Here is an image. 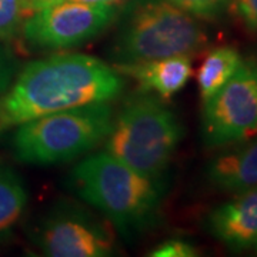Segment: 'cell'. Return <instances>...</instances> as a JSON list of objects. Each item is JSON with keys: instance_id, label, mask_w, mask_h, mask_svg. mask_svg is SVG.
<instances>
[{"instance_id": "10", "label": "cell", "mask_w": 257, "mask_h": 257, "mask_svg": "<svg viewBox=\"0 0 257 257\" xmlns=\"http://www.w3.org/2000/svg\"><path fill=\"white\" fill-rule=\"evenodd\" d=\"M121 76H127L139 84L142 93L153 92L162 100L173 97L192 77V62L189 56H176L143 63L114 64Z\"/></svg>"}, {"instance_id": "3", "label": "cell", "mask_w": 257, "mask_h": 257, "mask_svg": "<svg viewBox=\"0 0 257 257\" xmlns=\"http://www.w3.org/2000/svg\"><path fill=\"white\" fill-rule=\"evenodd\" d=\"M113 119V109L104 101L29 120L13 133V156L25 165L69 163L103 143L110 133Z\"/></svg>"}, {"instance_id": "21", "label": "cell", "mask_w": 257, "mask_h": 257, "mask_svg": "<svg viewBox=\"0 0 257 257\" xmlns=\"http://www.w3.org/2000/svg\"><path fill=\"white\" fill-rule=\"evenodd\" d=\"M254 136H257V128H256V132H254ZM254 136H253V138H254Z\"/></svg>"}, {"instance_id": "8", "label": "cell", "mask_w": 257, "mask_h": 257, "mask_svg": "<svg viewBox=\"0 0 257 257\" xmlns=\"http://www.w3.org/2000/svg\"><path fill=\"white\" fill-rule=\"evenodd\" d=\"M257 128V66L241 62L236 73L203 103V142L223 147L253 138Z\"/></svg>"}, {"instance_id": "17", "label": "cell", "mask_w": 257, "mask_h": 257, "mask_svg": "<svg viewBox=\"0 0 257 257\" xmlns=\"http://www.w3.org/2000/svg\"><path fill=\"white\" fill-rule=\"evenodd\" d=\"M230 8L248 30L257 32V0H231Z\"/></svg>"}, {"instance_id": "5", "label": "cell", "mask_w": 257, "mask_h": 257, "mask_svg": "<svg viewBox=\"0 0 257 257\" xmlns=\"http://www.w3.org/2000/svg\"><path fill=\"white\" fill-rule=\"evenodd\" d=\"M183 136L173 111L160 97L142 94L123 106L113 119L106 152L138 173L159 179L167 170Z\"/></svg>"}, {"instance_id": "2", "label": "cell", "mask_w": 257, "mask_h": 257, "mask_svg": "<svg viewBox=\"0 0 257 257\" xmlns=\"http://www.w3.org/2000/svg\"><path fill=\"white\" fill-rule=\"evenodd\" d=\"M67 184L126 239L155 223L163 197L159 179L140 175L106 150L74 166Z\"/></svg>"}, {"instance_id": "14", "label": "cell", "mask_w": 257, "mask_h": 257, "mask_svg": "<svg viewBox=\"0 0 257 257\" xmlns=\"http://www.w3.org/2000/svg\"><path fill=\"white\" fill-rule=\"evenodd\" d=\"M32 13L29 0H0V40H12L20 35Z\"/></svg>"}, {"instance_id": "15", "label": "cell", "mask_w": 257, "mask_h": 257, "mask_svg": "<svg viewBox=\"0 0 257 257\" xmlns=\"http://www.w3.org/2000/svg\"><path fill=\"white\" fill-rule=\"evenodd\" d=\"M166 2L192 15L193 18L204 19V20L219 18L231 3V0H166Z\"/></svg>"}, {"instance_id": "6", "label": "cell", "mask_w": 257, "mask_h": 257, "mask_svg": "<svg viewBox=\"0 0 257 257\" xmlns=\"http://www.w3.org/2000/svg\"><path fill=\"white\" fill-rule=\"evenodd\" d=\"M114 3L63 0L35 10L20 35L36 50H66L79 47L101 35L117 16Z\"/></svg>"}, {"instance_id": "20", "label": "cell", "mask_w": 257, "mask_h": 257, "mask_svg": "<svg viewBox=\"0 0 257 257\" xmlns=\"http://www.w3.org/2000/svg\"><path fill=\"white\" fill-rule=\"evenodd\" d=\"M79 2H87V3H114L119 0H79Z\"/></svg>"}, {"instance_id": "19", "label": "cell", "mask_w": 257, "mask_h": 257, "mask_svg": "<svg viewBox=\"0 0 257 257\" xmlns=\"http://www.w3.org/2000/svg\"><path fill=\"white\" fill-rule=\"evenodd\" d=\"M59 2H63V0H29L30 8H32L33 12L37 9H42V8H46V6H50V5L59 3Z\"/></svg>"}, {"instance_id": "11", "label": "cell", "mask_w": 257, "mask_h": 257, "mask_svg": "<svg viewBox=\"0 0 257 257\" xmlns=\"http://www.w3.org/2000/svg\"><path fill=\"white\" fill-rule=\"evenodd\" d=\"M209 183L224 192L240 193L257 186V139L241 149L226 152L206 170Z\"/></svg>"}, {"instance_id": "9", "label": "cell", "mask_w": 257, "mask_h": 257, "mask_svg": "<svg viewBox=\"0 0 257 257\" xmlns=\"http://www.w3.org/2000/svg\"><path fill=\"white\" fill-rule=\"evenodd\" d=\"M207 229L231 250H243L257 243V186L237 193L229 202L210 211Z\"/></svg>"}, {"instance_id": "1", "label": "cell", "mask_w": 257, "mask_h": 257, "mask_svg": "<svg viewBox=\"0 0 257 257\" xmlns=\"http://www.w3.org/2000/svg\"><path fill=\"white\" fill-rule=\"evenodd\" d=\"M123 76L103 60L59 53L28 63L0 97V132L55 111L114 100Z\"/></svg>"}, {"instance_id": "7", "label": "cell", "mask_w": 257, "mask_h": 257, "mask_svg": "<svg viewBox=\"0 0 257 257\" xmlns=\"http://www.w3.org/2000/svg\"><path fill=\"white\" fill-rule=\"evenodd\" d=\"M35 241L50 257H107L116 250L110 223L70 202H59L47 211Z\"/></svg>"}, {"instance_id": "13", "label": "cell", "mask_w": 257, "mask_h": 257, "mask_svg": "<svg viewBox=\"0 0 257 257\" xmlns=\"http://www.w3.org/2000/svg\"><path fill=\"white\" fill-rule=\"evenodd\" d=\"M23 180L12 169L0 165V234L12 229L28 204Z\"/></svg>"}, {"instance_id": "12", "label": "cell", "mask_w": 257, "mask_h": 257, "mask_svg": "<svg viewBox=\"0 0 257 257\" xmlns=\"http://www.w3.org/2000/svg\"><path fill=\"white\" fill-rule=\"evenodd\" d=\"M241 62L243 59L240 53L231 46L217 47L207 53L197 72V83L203 103L229 82Z\"/></svg>"}, {"instance_id": "18", "label": "cell", "mask_w": 257, "mask_h": 257, "mask_svg": "<svg viewBox=\"0 0 257 257\" xmlns=\"http://www.w3.org/2000/svg\"><path fill=\"white\" fill-rule=\"evenodd\" d=\"M15 74V60L10 52L0 45V97L9 89Z\"/></svg>"}, {"instance_id": "4", "label": "cell", "mask_w": 257, "mask_h": 257, "mask_svg": "<svg viewBox=\"0 0 257 257\" xmlns=\"http://www.w3.org/2000/svg\"><path fill=\"white\" fill-rule=\"evenodd\" d=\"M207 45V35L192 15L166 0H149L130 10L109 46L114 64H133L193 56Z\"/></svg>"}, {"instance_id": "16", "label": "cell", "mask_w": 257, "mask_h": 257, "mask_svg": "<svg viewBox=\"0 0 257 257\" xmlns=\"http://www.w3.org/2000/svg\"><path fill=\"white\" fill-rule=\"evenodd\" d=\"M197 254L196 247L189 241L180 239L167 240L152 250L150 256L153 257H193Z\"/></svg>"}]
</instances>
